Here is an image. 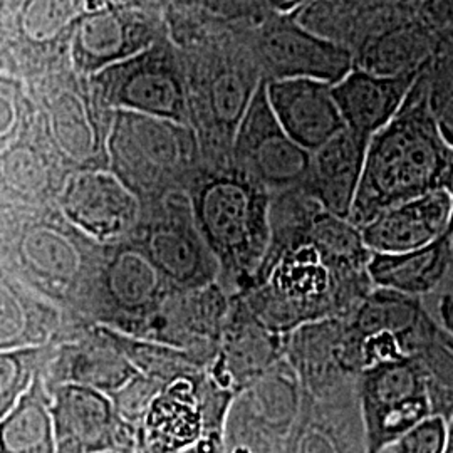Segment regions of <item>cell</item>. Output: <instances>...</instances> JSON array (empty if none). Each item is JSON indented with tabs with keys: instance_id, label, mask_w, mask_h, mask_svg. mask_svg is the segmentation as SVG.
I'll return each mask as SVG.
<instances>
[{
	"instance_id": "e0dca14e",
	"label": "cell",
	"mask_w": 453,
	"mask_h": 453,
	"mask_svg": "<svg viewBox=\"0 0 453 453\" xmlns=\"http://www.w3.org/2000/svg\"><path fill=\"white\" fill-rule=\"evenodd\" d=\"M230 308V296L213 282L194 291H175L140 340L188 351L207 368L217 357Z\"/></svg>"
},
{
	"instance_id": "8d00e7d4",
	"label": "cell",
	"mask_w": 453,
	"mask_h": 453,
	"mask_svg": "<svg viewBox=\"0 0 453 453\" xmlns=\"http://www.w3.org/2000/svg\"><path fill=\"white\" fill-rule=\"evenodd\" d=\"M163 387L165 385L160 381L146 378L140 372L127 387H123L110 398L113 400L114 408L119 417L138 432L148 406Z\"/></svg>"
},
{
	"instance_id": "ac0fdd59",
	"label": "cell",
	"mask_w": 453,
	"mask_h": 453,
	"mask_svg": "<svg viewBox=\"0 0 453 453\" xmlns=\"http://www.w3.org/2000/svg\"><path fill=\"white\" fill-rule=\"evenodd\" d=\"M284 357L303 391L324 398L357 385L359 370L353 359L346 318L304 324L286 336Z\"/></svg>"
},
{
	"instance_id": "7a4b0ae2",
	"label": "cell",
	"mask_w": 453,
	"mask_h": 453,
	"mask_svg": "<svg viewBox=\"0 0 453 453\" xmlns=\"http://www.w3.org/2000/svg\"><path fill=\"white\" fill-rule=\"evenodd\" d=\"M101 256L58 205H0V265L73 319L89 321Z\"/></svg>"
},
{
	"instance_id": "d6986e66",
	"label": "cell",
	"mask_w": 453,
	"mask_h": 453,
	"mask_svg": "<svg viewBox=\"0 0 453 453\" xmlns=\"http://www.w3.org/2000/svg\"><path fill=\"white\" fill-rule=\"evenodd\" d=\"M118 111L148 114L190 127L188 88L175 58L150 46L121 65L113 96Z\"/></svg>"
},
{
	"instance_id": "9c48e42d",
	"label": "cell",
	"mask_w": 453,
	"mask_h": 453,
	"mask_svg": "<svg viewBox=\"0 0 453 453\" xmlns=\"http://www.w3.org/2000/svg\"><path fill=\"white\" fill-rule=\"evenodd\" d=\"M241 24L254 50L264 81L316 80L336 84L353 67L349 49L304 27L297 14H271Z\"/></svg>"
},
{
	"instance_id": "5bb4252c",
	"label": "cell",
	"mask_w": 453,
	"mask_h": 453,
	"mask_svg": "<svg viewBox=\"0 0 453 453\" xmlns=\"http://www.w3.org/2000/svg\"><path fill=\"white\" fill-rule=\"evenodd\" d=\"M138 374L104 329L86 319L71 321L61 340L54 342L48 365L41 372L48 389L78 385L108 396L127 387Z\"/></svg>"
},
{
	"instance_id": "ab89813d",
	"label": "cell",
	"mask_w": 453,
	"mask_h": 453,
	"mask_svg": "<svg viewBox=\"0 0 453 453\" xmlns=\"http://www.w3.org/2000/svg\"><path fill=\"white\" fill-rule=\"evenodd\" d=\"M183 453H226L224 434L222 432H205L194 447Z\"/></svg>"
},
{
	"instance_id": "60d3db41",
	"label": "cell",
	"mask_w": 453,
	"mask_h": 453,
	"mask_svg": "<svg viewBox=\"0 0 453 453\" xmlns=\"http://www.w3.org/2000/svg\"><path fill=\"white\" fill-rule=\"evenodd\" d=\"M445 294H453V232L450 234L449 241V262H447V273L438 288L435 296H445Z\"/></svg>"
},
{
	"instance_id": "ffe728a7",
	"label": "cell",
	"mask_w": 453,
	"mask_h": 453,
	"mask_svg": "<svg viewBox=\"0 0 453 453\" xmlns=\"http://www.w3.org/2000/svg\"><path fill=\"white\" fill-rule=\"evenodd\" d=\"M284 453H368L357 383L314 398L303 391V405Z\"/></svg>"
},
{
	"instance_id": "484cf974",
	"label": "cell",
	"mask_w": 453,
	"mask_h": 453,
	"mask_svg": "<svg viewBox=\"0 0 453 453\" xmlns=\"http://www.w3.org/2000/svg\"><path fill=\"white\" fill-rule=\"evenodd\" d=\"M69 175L42 138L31 131L0 153V205H56Z\"/></svg>"
},
{
	"instance_id": "44dd1931",
	"label": "cell",
	"mask_w": 453,
	"mask_h": 453,
	"mask_svg": "<svg viewBox=\"0 0 453 453\" xmlns=\"http://www.w3.org/2000/svg\"><path fill=\"white\" fill-rule=\"evenodd\" d=\"M202 372L177 378L158 391L140 425L138 450L183 453L203 437L205 413L200 393Z\"/></svg>"
},
{
	"instance_id": "836d02e7",
	"label": "cell",
	"mask_w": 453,
	"mask_h": 453,
	"mask_svg": "<svg viewBox=\"0 0 453 453\" xmlns=\"http://www.w3.org/2000/svg\"><path fill=\"white\" fill-rule=\"evenodd\" d=\"M430 113L447 145L453 148V27L438 33L435 49L423 65Z\"/></svg>"
},
{
	"instance_id": "4fadbf2b",
	"label": "cell",
	"mask_w": 453,
	"mask_h": 453,
	"mask_svg": "<svg viewBox=\"0 0 453 453\" xmlns=\"http://www.w3.org/2000/svg\"><path fill=\"white\" fill-rule=\"evenodd\" d=\"M56 453H133L138 432L119 417L113 400L93 388L49 389Z\"/></svg>"
},
{
	"instance_id": "83f0119b",
	"label": "cell",
	"mask_w": 453,
	"mask_h": 453,
	"mask_svg": "<svg viewBox=\"0 0 453 453\" xmlns=\"http://www.w3.org/2000/svg\"><path fill=\"white\" fill-rule=\"evenodd\" d=\"M74 321L0 265V351L61 340Z\"/></svg>"
},
{
	"instance_id": "7bdbcfd3",
	"label": "cell",
	"mask_w": 453,
	"mask_h": 453,
	"mask_svg": "<svg viewBox=\"0 0 453 453\" xmlns=\"http://www.w3.org/2000/svg\"><path fill=\"white\" fill-rule=\"evenodd\" d=\"M110 2H113V4H118V5H134V4H138L140 0H110Z\"/></svg>"
},
{
	"instance_id": "b9f144b4",
	"label": "cell",
	"mask_w": 453,
	"mask_h": 453,
	"mask_svg": "<svg viewBox=\"0 0 453 453\" xmlns=\"http://www.w3.org/2000/svg\"><path fill=\"white\" fill-rule=\"evenodd\" d=\"M445 453H453V417L449 420V440H447Z\"/></svg>"
},
{
	"instance_id": "9a60e30c",
	"label": "cell",
	"mask_w": 453,
	"mask_h": 453,
	"mask_svg": "<svg viewBox=\"0 0 453 453\" xmlns=\"http://www.w3.org/2000/svg\"><path fill=\"white\" fill-rule=\"evenodd\" d=\"M56 205L73 226L101 245L130 239L142 215L138 196L110 170L71 173Z\"/></svg>"
},
{
	"instance_id": "30bf717a",
	"label": "cell",
	"mask_w": 453,
	"mask_h": 453,
	"mask_svg": "<svg viewBox=\"0 0 453 453\" xmlns=\"http://www.w3.org/2000/svg\"><path fill=\"white\" fill-rule=\"evenodd\" d=\"M303 405L286 357L234 400L224 428L226 453H284Z\"/></svg>"
},
{
	"instance_id": "f35d334b",
	"label": "cell",
	"mask_w": 453,
	"mask_h": 453,
	"mask_svg": "<svg viewBox=\"0 0 453 453\" xmlns=\"http://www.w3.org/2000/svg\"><path fill=\"white\" fill-rule=\"evenodd\" d=\"M20 96L11 82L0 80V153L31 133Z\"/></svg>"
},
{
	"instance_id": "e575fe53",
	"label": "cell",
	"mask_w": 453,
	"mask_h": 453,
	"mask_svg": "<svg viewBox=\"0 0 453 453\" xmlns=\"http://www.w3.org/2000/svg\"><path fill=\"white\" fill-rule=\"evenodd\" d=\"M54 342L0 351V420L33 387L52 353Z\"/></svg>"
},
{
	"instance_id": "ba28073f",
	"label": "cell",
	"mask_w": 453,
	"mask_h": 453,
	"mask_svg": "<svg viewBox=\"0 0 453 453\" xmlns=\"http://www.w3.org/2000/svg\"><path fill=\"white\" fill-rule=\"evenodd\" d=\"M130 239L175 291H194L219 282V262L198 230L185 192L142 203Z\"/></svg>"
},
{
	"instance_id": "f1b7e54d",
	"label": "cell",
	"mask_w": 453,
	"mask_h": 453,
	"mask_svg": "<svg viewBox=\"0 0 453 453\" xmlns=\"http://www.w3.org/2000/svg\"><path fill=\"white\" fill-rule=\"evenodd\" d=\"M438 33L421 22L410 5L363 41L355 67L380 76L418 73L428 63Z\"/></svg>"
},
{
	"instance_id": "5b68a950",
	"label": "cell",
	"mask_w": 453,
	"mask_h": 453,
	"mask_svg": "<svg viewBox=\"0 0 453 453\" xmlns=\"http://www.w3.org/2000/svg\"><path fill=\"white\" fill-rule=\"evenodd\" d=\"M108 160V170L142 203L180 192L187 194L203 165L190 127L133 111L114 114Z\"/></svg>"
},
{
	"instance_id": "f546056e",
	"label": "cell",
	"mask_w": 453,
	"mask_h": 453,
	"mask_svg": "<svg viewBox=\"0 0 453 453\" xmlns=\"http://www.w3.org/2000/svg\"><path fill=\"white\" fill-rule=\"evenodd\" d=\"M449 241L447 232L435 242L411 252L372 254L368 264L372 286L421 299L435 296L447 273Z\"/></svg>"
},
{
	"instance_id": "2e32d148",
	"label": "cell",
	"mask_w": 453,
	"mask_h": 453,
	"mask_svg": "<svg viewBox=\"0 0 453 453\" xmlns=\"http://www.w3.org/2000/svg\"><path fill=\"white\" fill-rule=\"evenodd\" d=\"M286 336L271 331L241 294L230 296L220 348L207 368L211 380L235 398L284 359Z\"/></svg>"
},
{
	"instance_id": "7402d4cb",
	"label": "cell",
	"mask_w": 453,
	"mask_h": 453,
	"mask_svg": "<svg viewBox=\"0 0 453 453\" xmlns=\"http://www.w3.org/2000/svg\"><path fill=\"white\" fill-rule=\"evenodd\" d=\"M265 89L280 127L309 153L346 128L329 82L275 80L265 81Z\"/></svg>"
},
{
	"instance_id": "6da1fadb",
	"label": "cell",
	"mask_w": 453,
	"mask_h": 453,
	"mask_svg": "<svg viewBox=\"0 0 453 453\" xmlns=\"http://www.w3.org/2000/svg\"><path fill=\"white\" fill-rule=\"evenodd\" d=\"M372 256L361 228L321 207L294 242L264 257L241 296L271 331L288 336L304 324L348 318L374 289Z\"/></svg>"
},
{
	"instance_id": "74e56055",
	"label": "cell",
	"mask_w": 453,
	"mask_h": 453,
	"mask_svg": "<svg viewBox=\"0 0 453 453\" xmlns=\"http://www.w3.org/2000/svg\"><path fill=\"white\" fill-rule=\"evenodd\" d=\"M449 440V421L430 415L391 445L393 453H445Z\"/></svg>"
},
{
	"instance_id": "8fae6325",
	"label": "cell",
	"mask_w": 453,
	"mask_h": 453,
	"mask_svg": "<svg viewBox=\"0 0 453 453\" xmlns=\"http://www.w3.org/2000/svg\"><path fill=\"white\" fill-rule=\"evenodd\" d=\"M368 453H380L432 415L426 383L413 357L381 363L357 378Z\"/></svg>"
},
{
	"instance_id": "d4e9b609",
	"label": "cell",
	"mask_w": 453,
	"mask_h": 453,
	"mask_svg": "<svg viewBox=\"0 0 453 453\" xmlns=\"http://www.w3.org/2000/svg\"><path fill=\"white\" fill-rule=\"evenodd\" d=\"M370 140L348 128L311 153L301 188L324 211L348 219L357 200Z\"/></svg>"
},
{
	"instance_id": "8992f818",
	"label": "cell",
	"mask_w": 453,
	"mask_h": 453,
	"mask_svg": "<svg viewBox=\"0 0 453 453\" xmlns=\"http://www.w3.org/2000/svg\"><path fill=\"white\" fill-rule=\"evenodd\" d=\"M211 42L203 93L188 99L190 128L203 165L224 166L232 163L235 133L264 78L241 24L220 19L211 31Z\"/></svg>"
},
{
	"instance_id": "f6af8a7d",
	"label": "cell",
	"mask_w": 453,
	"mask_h": 453,
	"mask_svg": "<svg viewBox=\"0 0 453 453\" xmlns=\"http://www.w3.org/2000/svg\"><path fill=\"white\" fill-rule=\"evenodd\" d=\"M380 453H393V450H391V447H388V449H385V450H381Z\"/></svg>"
},
{
	"instance_id": "ee69618b",
	"label": "cell",
	"mask_w": 453,
	"mask_h": 453,
	"mask_svg": "<svg viewBox=\"0 0 453 453\" xmlns=\"http://www.w3.org/2000/svg\"><path fill=\"white\" fill-rule=\"evenodd\" d=\"M450 196H452V219H450V226H449V234H452L453 232V185L452 188H450Z\"/></svg>"
},
{
	"instance_id": "277c9868",
	"label": "cell",
	"mask_w": 453,
	"mask_h": 453,
	"mask_svg": "<svg viewBox=\"0 0 453 453\" xmlns=\"http://www.w3.org/2000/svg\"><path fill=\"white\" fill-rule=\"evenodd\" d=\"M187 194L198 230L219 262V284L228 296L247 291L269 247L271 192L230 163L202 165Z\"/></svg>"
},
{
	"instance_id": "d590c367",
	"label": "cell",
	"mask_w": 453,
	"mask_h": 453,
	"mask_svg": "<svg viewBox=\"0 0 453 453\" xmlns=\"http://www.w3.org/2000/svg\"><path fill=\"white\" fill-rule=\"evenodd\" d=\"M86 12L84 0H24L19 26L22 34L37 44L59 39L76 26Z\"/></svg>"
},
{
	"instance_id": "3957f363",
	"label": "cell",
	"mask_w": 453,
	"mask_h": 453,
	"mask_svg": "<svg viewBox=\"0 0 453 453\" xmlns=\"http://www.w3.org/2000/svg\"><path fill=\"white\" fill-rule=\"evenodd\" d=\"M453 148L430 113L423 67L403 106L372 134L349 222L357 228L376 215L437 190L450 194Z\"/></svg>"
},
{
	"instance_id": "4316f807",
	"label": "cell",
	"mask_w": 453,
	"mask_h": 453,
	"mask_svg": "<svg viewBox=\"0 0 453 453\" xmlns=\"http://www.w3.org/2000/svg\"><path fill=\"white\" fill-rule=\"evenodd\" d=\"M420 71L380 76L353 67L340 82L333 84V95L346 128L372 140V134L385 128L400 111Z\"/></svg>"
},
{
	"instance_id": "d6a6232c",
	"label": "cell",
	"mask_w": 453,
	"mask_h": 453,
	"mask_svg": "<svg viewBox=\"0 0 453 453\" xmlns=\"http://www.w3.org/2000/svg\"><path fill=\"white\" fill-rule=\"evenodd\" d=\"M114 346L128 357L131 365L146 378L157 380L163 385L188 374H196L207 370L188 351L173 346H166L157 341L140 340L128 334L118 333L106 326H101Z\"/></svg>"
},
{
	"instance_id": "cb8c5ba5",
	"label": "cell",
	"mask_w": 453,
	"mask_h": 453,
	"mask_svg": "<svg viewBox=\"0 0 453 453\" xmlns=\"http://www.w3.org/2000/svg\"><path fill=\"white\" fill-rule=\"evenodd\" d=\"M452 196L437 190L389 207L361 226L372 254H403L426 247L449 232Z\"/></svg>"
},
{
	"instance_id": "bcb514c9",
	"label": "cell",
	"mask_w": 453,
	"mask_h": 453,
	"mask_svg": "<svg viewBox=\"0 0 453 453\" xmlns=\"http://www.w3.org/2000/svg\"><path fill=\"white\" fill-rule=\"evenodd\" d=\"M133 453H145V452H142V450H138V449H136V450H134V452Z\"/></svg>"
},
{
	"instance_id": "7c38bea8",
	"label": "cell",
	"mask_w": 453,
	"mask_h": 453,
	"mask_svg": "<svg viewBox=\"0 0 453 453\" xmlns=\"http://www.w3.org/2000/svg\"><path fill=\"white\" fill-rule=\"evenodd\" d=\"M311 153L280 127L260 82L232 145V165L271 194L297 188L308 173Z\"/></svg>"
},
{
	"instance_id": "4dcf8cb0",
	"label": "cell",
	"mask_w": 453,
	"mask_h": 453,
	"mask_svg": "<svg viewBox=\"0 0 453 453\" xmlns=\"http://www.w3.org/2000/svg\"><path fill=\"white\" fill-rule=\"evenodd\" d=\"M0 453H56L50 393L41 374L0 420Z\"/></svg>"
},
{
	"instance_id": "52a82bcc",
	"label": "cell",
	"mask_w": 453,
	"mask_h": 453,
	"mask_svg": "<svg viewBox=\"0 0 453 453\" xmlns=\"http://www.w3.org/2000/svg\"><path fill=\"white\" fill-rule=\"evenodd\" d=\"M173 292L175 289L131 239L103 245L88 319L142 338Z\"/></svg>"
},
{
	"instance_id": "1f68e13d",
	"label": "cell",
	"mask_w": 453,
	"mask_h": 453,
	"mask_svg": "<svg viewBox=\"0 0 453 453\" xmlns=\"http://www.w3.org/2000/svg\"><path fill=\"white\" fill-rule=\"evenodd\" d=\"M420 366L426 393L432 405V415L449 421L453 417V336L449 334L435 318L421 331L411 357Z\"/></svg>"
},
{
	"instance_id": "603a6c76",
	"label": "cell",
	"mask_w": 453,
	"mask_h": 453,
	"mask_svg": "<svg viewBox=\"0 0 453 453\" xmlns=\"http://www.w3.org/2000/svg\"><path fill=\"white\" fill-rule=\"evenodd\" d=\"M74 39L76 59L89 69L125 63L155 44L153 24L145 12L113 2L84 12Z\"/></svg>"
}]
</instances>
